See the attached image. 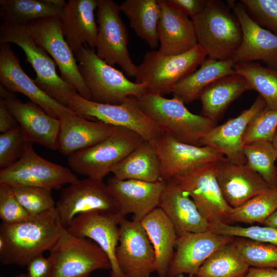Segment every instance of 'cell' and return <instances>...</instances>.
<instances>
[{
	"label": "cell",
	"instance_id": "7402d4cb",
	"mask_svg": "<svg viewBox=\"0 0 277 277\" xmlns=\"http://www.w3.org/2000/svg\"><path fill=\"white\" fill-rule=\"evenodd\" d=\"M11 92L0 98L16 119L27 142L57 150L60 120L51 116L31 102L19 101Z\"/></svg>",
	"mask_w": 277,
	"mask_h": 277
},
{
	"label": "cell",
	"instance_id": "7dc6e473",
	"mask_svg": "<svg viewBox=\"0 0 277 277\" xmlns=\"http://www.w3.org/2000/svg\"><path fill=\"white\" fill-rule=\"evenodd\" d=\"M191 19L201 13L209 0H168Z\"/></svg>",
	"mask_w": 277,
	"mask_h": 277
},
{
	"label": "cell",
	"instance_id": "7bdbcfd3",
	"mask_svg": "<svg viewBox=\"0 0 277 277\" xmlns=\"http://www.w3.org/2000/svg\"><path fill=\"white\" fill-rule=\"evenodd\" d=\"M24 133L19 125L0 134V169L9 168L21 158L25 144Z\"/></svg>",
	"mask_w": 277,
	"mask_h": 277
},
{
	"label": "cell",
	"instance_id": "4fadbf2b",
	"mask_svg": "<svg viewBox=\"0 0 277 277\" xmlns=\"http://www.w3.org/2000/svg\"><path fill=\"white\" fill-rule=\"evenodd\" d=\"M216 163L194 167L173 179L188 194L210 224L219 222L228 224L232 207L225 201L220 189L216 175Z\"/></svg>",
	"mask_w": 277,
	"mask_h": 277
},
{
	"label": "cell",
	"instance_id": "74e56055",
	"mask_svg": "<svg viewBox=\"0 0 277 277\" xmlns=\"http://www.w3.org/2000/svg\"><path fill=\"white\" fill-rule=\"evenodd\" d=\"M246 165L258 173L271 187H277V149L272 142L259 141L244 145Z\"/></svg>",
	"mask_w": 277,
	"mask_h": 277
},
{
	"label": "cell",
	"instance_id": "e0dca14e",
	"mask_svg": "<svg viewBox=\"0 0 277 277\" xmlns=\"http://www.w3.org/2000/svg\"><path fill=\"white\" fill-rule=\"evenodd\" d=\"M0 83L11 92L25 95L53 117L60 120L76 114L52 98L26 74L9 43L0 44Z\"/></svg>",
	"mask_w": 277,
	"mask_h": 277
},
{
	"label": "cell",
	"instance_id": "ba28073f",
	"mask_svg": "<svg viewBox=\"0 0 277 277\" xmlns=\"http://www.w3.org/2000/svg\"><path fill=\"white\" fill-rule=\"evenodd\" d=\"M49 252L54 264L51 277H89L94 271L111 268L107 256L96 243L64 227Z\"/></svg>",
	"mask_w": 277,
	"mask_h": 277
},
{
	"label": "cell",
	"instance_id": "9a60e30c",
	"mask_svg": "<svg viewBox=\"0 0 277 277\" xmlns=\"http://www.w3.org/2000/svg\"><path fill=\"white\" fill-rule=\"evenodd\" d=\"M116 256L125 277H150L154 271L155 252L141 222L124 217L119 223Z\"/></svg>",
	"mask_w": 277,
	"mask_h": 277
},
{
	"label": "cell",
	"instance_id": "11a10c76",
	"mask_svg": "<svg viewBox=\"0 0 277 277\" xmlns=\"http://www.w3.org/2000/svg\"><path fill=\"white\" fill-rule=\"evenodd\" d=\"M176 277H191V275H188V276H186L184 274H180L176 276Z\"/></svg>",
	"mask_w": 277,
	"mask_h": 277
},
{
	"label": "cell",
	"instance_id": "e575fe53",
	"mask_svg": "<svg viewBox=\"0 0 277 277\" xmlns=\"http://www.w3.org/2000/svg\"><path fill=\"white\" fill-rule=\"evenodd\" d=\"M250 267L231 242L211 254L195 275L197 277H243Z\"/></svg>",
	"mask_w": 277,
	"mask_h": 277
},
{
	"label": "cell",
	"instance_id": "f6af8a7d",
	"mask_svg": "<svg viewBox=\"0 0 277 277\" xmlns=\"http://www.w3.org/2000/svg\"><path fill=\"white\" fill-rule=\"evenodd\" d=\"M32 217L17 201L11 187L0 184V219L2 223L16 224Z\"/></svg>",
	"mask_w": 277,
	"mask_h": 277
},
{
	"label": "cell",
	"instance_id": "60d3db41",
	"mask_svg": "<svg viewBox=\"0 0 277 277\" xmlns=\"http://www.w3.org/2000/svg\"><path fill=\"white\" fill-rule=\"evenodd\" d=\"M277 131V109L266 107L257 113L244 133V145L259 141L272 142Z\"/></svg>",
	"mask_w": 277,
	"mask_h": 277
},
{
	"label": "cell",
	"instance_id": "603a6c76",
	"mask_svg": "<svg viewBox=\"0 0 277 277\" xmlns=\"http://www.w3.org/2000/svg\"><path fill=\"white\" fill-rule=\"evenodd\" d=\"M265 107V101L258 95L251 106L240 115L211 129L202 139L201 146L214 148L231 162L246 164L243 154L244 133L253 117Z\"/></svg>",
	"mask_w": 277,
	"mask_h": 277
},
{
	"label": "cell",
	"instance_id": "816d5d0a",
	"mask_svg": "<svg viewBox=\"0 0 277 277\" xmlns=\"http://www.w3.org/2000/svg\"><path fill=\"white\" fill-rule=\"evenodd\" d=\"M47 2L51 3L53 5L60 8L61 9H64L66 6L67 5V3L64 0H47Z\"/></svg>",
	"mask_w": 277,
	"mask_h": 277
},
{
	"label": "cell",
	"instance_id": "ab89813d",
	"mask_svg": "<svg viewBox=\"0 0 277 277\" xmlns=\"http://www.w3.org/2000/svg\"><path fill=\"white\" fill-rule=\"evenodd\" d=\"M11 187L17 201L32 217L55 208L56 203L51 189L29 186Z\"/></svg>",
	"mask_w": 277,
	"mask_h": 277
},
{
	"label": "cell",
	"instance_id": "ffe728a7",
	"mask_svg": "<svg viewBox=\"0 0 277 277\" xmlns=\"http://www.w3.org/2000/svg\"><path fill=\"white\" fill-rule=\"evenodd\" d=\"M228 2L243 31L241 44L231 59L235 64L261 61L277 68V36L255 22L241 2Z\"/></svg>",
	"mask_w": 277,
	"mask_h": 277
},
{
	"label": "cell",
	"instance_id": "bcb514c9",
	"mask_svg": "<svg viewBox=\"0 0 277 277\" xmlns=\"http://www.w3.org/2000/svg\"><path fill=\"white\" fill-rule=\"evenodd\" d=\"M43 254L37 255L29 262L26 266L27 277L52 276L53 261L50 257L46 258Z\"/></svg>",
	"mask_w": 277,
	"mask_h": 277
},
{
	"label": "cell",
	"instance_id": "7a4b0ae2",
	"mask_svg": "<svg viewBox=\"0 0 277 277\" xmlns=\"http://www.w3.org/2000/svg\"><path fill=\"white\" fill-rule=\"evenodd\" d=\"M137 100L142 110L161 131L180 142L201 146L202 139L216 126V122L191 112L175 97L167 98L147 91Z\"/></svg>",
	"mask_w": 277,
	"mask_h": 277
},
{
	"label": "cell",
	"instance_id": "8d00e7d4",
	"mask_svg": "<svg viewBox=\"0 0 277 277\" xmlns=\"http://www.w3.org/2000/svg\"><path fill=\"white\" fill-rule=\"evenodd\" d=\"M276 209L277 187H270L240 206L232 208L227 224L234 223L263 224Z\"/></svg>",
	"mask_w": 277,
	"mask_h": 277
},
{
	"label": "cell",
	"instance_id": "ac0fdd59",
	"mask_svg": "<svg viewBox=\"0 0 277 277\" xmlns=\"http://www.w3.org/2000/svg\"><path fill=\"white\" fill-rule=\"evenodd\" d=\"M124 217L120 213L87 212L77 215L66 228L75 236L92 240L102 249L110 263V277H125L116 256L119 243V223Z\"/></svg>",
	"mask_w": 277,
	"mask_h": 277
},
{
	"label": "cell",
	"instance_id": "44dd1931",
	"mask_svg": "<svg viewBox=\"0 0 277 277\" xmlns=\"http://www.w3.org/2000/svg\"><path fill=\"white\" fill-rule=\"evenodd\" d=\"M108 188L124 216L132 214V220H142L159 207L165 182H149L136 180H120L114 176L107 181Z\"/></svg>",
	"mask_w": 277,
	"mask_h": 277
},
{
	"label": "cell",
	"instance_id": "d6a6232c",
	"mask_svg": "<svg viewBox=\"0 0 277 277\" xmlns=\"http://www.w3.org/2000/svg\"><path fill=\"white\" fill-rule=\"evenodd\" d=\"M130 26L151 49L157 47L161 8L158 0H125L120 5Z\"/></svg>",
	"mask_w": 277,
	"mask_h": 277
},
{
	"label": "cell",
	"instance_id": "7c38bea8",
	"mask_svg": "<svg viewBox=\"0 0 277 277\" xmlns=\"http://www.w3.org/2000/svg\"><path fill=\"white\" fill-rule=\"evenodd\" d=\"M120 5L112 0H98L96 9L97 55L108 64L118 65L130 77H135L136 66L127 49L128 33L120 16Z\"/></svg>",
	"mask_w": 277,
	"mask_h": 277
},
{
	"label": "cell",
	"instance_id": "83f0119b",
	"mask_svg": "<svg viewBox=\"0 0 277 277\" xmlns=\"http://www.w3.org/2000/svg\"><path fill=\"white\" fill-rule=\"evenodd\" d=\"M57 150L64 156L90 148L106 138L114 126L100 121H89L77 114L60 119Z\"/></svg>",
	"mask_w": 277,
	"mask_h": 277
},
{
	"label": "cell",
	"instance_id": "ee69618b",
	"mask_svg": "<svg viewBox=\"0 0 277 277\" xmlns=\"http://www.w3.org/2000/svg\"><path fill=\"white\" fill-rule=\"evenodd\" d=\"M251 18L277 36V0H242Z\"/></svg>",
	"mask_w": 277,
	"mask_h": 277
},
{
	"label": "cell",
	"instance_id": "30bf717a",
	"mask_svg": "<svg viewBox=\"0 0 277 277\" xmlns=\"http://www.w3.org/2000/svg\"><path fill=\"white\" fill-rule=\"evenodd\" d=\"M78 180L70 169L50 162L36 153L33 143L26 142L19 160L0 170V184L29 186L58 190Z\"/></svg>",
	"mask_w": 277,
	"mask_h": 277
},
{
	"label": "cell",
	"instance_id": "52a82bcc",
	"mask_svg": "<svg viewBox=\"0 0 277 277\" xmlns=\"http://www.w3.org/2000/svg\"><path fill=\"white\" fill-rule=\"evenodd\" d=\"M144 141L131 130L114 126L110 135L103 141L69 155L68 165L76 173L103 180L116 163Z\"/></svg>",
	"mask_w": 277,
	"mask_h": 277
},
{
	"label": "cell",
	"instance_id": "484cf974",
	"mask_svg": "<svg viewBox=\"0 0 277 277\" xmlns=\"http://www.w3.org/2000/svg\"><path fill=\"white\" fill-rule=\"evenodd\" d=\"M165 182L159 207L170 220L177 235L209 230V223L182 187L173 179Z\"/></svg>",
	"mask_w": 277,
	"mask_h": 277
},
{
	"label": "cell",
	"instance_id": "4dcf8cb0",
	"mask_svg": "<svg viewBox=\"0 0 277 277\" xmlns=\"http://www.w3.org/2000/svg\"><path fill=\"white\" fill-rule=\"evenodd\" d=\"M120 180H136L149 182L161 181V162L150 141H144L111 169Z\"/></svg>",
	"mask_w": 277,
	"mask_h": 277
},
{
	"label": "cell",
	"instance_id": "9c48e42d",
	"mask_svg": "<svg viewBox=\"0 0 277 277\" xmlns=\"http://www.w3.org/2000/svg\"><path fill=\"white\" fill-rule=\"evenodd\" d=\"M67 107L80 115L131 130L146 141H151L163 133L142 110L134 96L127 97L120 104L111 105L92 102L77 93L71 99Z\"/></svg>",
	"mask_w": 277,
	"mask_h": 277
},
{
	"label": "cell",
	"instance_id": "f1b7e54d",
	"mask_svg": "<svg viewBox=\"0 0 277 277\" xmlns=\"http://www.w3.org/2000/svg\"><path fill=\"white\" fill-rule=\"evenodd\" d=\"M141 223L154 250V272L159 277H168L177 238L173 224L159 207L145 216Z\"/></svg>",
	"mask_w": 277,
	"mask_h": 277
},
{
	"label": "cell",
	"instance_id": "f5cc1de1",
	"mask_svg": "<svg viewBox=\"0 0 277 277\" xmlns=\"http://www.w3.org/2000/svg\"><path fill=\"white\" fill-rule=\"evenodd\" d=\"M272 143L277 149V131L273 140Z\"/></svg>",
	"mask_w": 277,
	"mask_h": 277
},
{
	"label": "cell",
	"instance_id": "6da1fadb",
	"mask_svg": "<svg viewBox=\"0 0 277 277\" xmlns=\"http://www.w3.org/2000/svg\"><path fill=\"white\" fill-rule=\"evenodd\" d=\"M62 226L55 208L27 221L0 226V260L22 267L50 249L61 235Z\"/></svg>",
	"mask_w": 277,
	"mask_h": 277
},
{
	"label": "cell",
	"instance_id": "277c9868",
	"mask_svg": "<svg viewBox=\"0 0 277 277\" xmlns=\"http://www.w3.org/2000/svg\"><path fill=\"white\" fill-rule=\"evenodd\" d=\"M230 8L223 2L209 0L204 10L191 19L198 44L208 57L231 59L241 44L242 29Z\"/></svg>",
	"mask_w": 277,
	"mask_h": 277
},
{
	"label": "cell",
	"instance_id": "8fae6325",
	"mask_svg": "<svg viewBox=\"0 0 277 277\" xmlns=\"http://www.w3.org/2000/svg\"><path fill=\"white\" fill-rule=\"evenodd\" d=\"M23 26L36 44L51 56L59 68L61 78L74 87L80 96L91 101L76 59L63 34L61 18H42Z\"/></svg>",
	"mask_w": 277,
	"mask_h": 277
},
{
	"label": "cell",
	"instance_id": "b9f144b4",
	"mask_svg": "<svg viewBox=\"0 0 277 277\" xmlns=\"http://www.w3.org/2000/svg\"><path fill=\"white\" fill-rule=\"evenodd\" d=\"M215 233L235 238H244L277 246V228L267 226L242 227L221 222L210 224Z\"/></svg>",
	"mask_w": 277,
	"mask_h": 277
},
{
	"label": "cell",
	"instance_id": "2e32d148",
	"mask_svg": "<svg viewBox=\"0 0 277 277\" xmlns=\"http://www.w3.org/2000/svg\"><path fill=\"white\" fill-rule=\"evenodd\" d=\"M150 142L159 157L160 180L164 182L187 170L225 157L213 147L183 143L163 133Z\"/></svg>",
	"mask_w": 277,
	"mask_h": 277
},
{
	"label": "cell",
	"instance_id": "d6986e66",
	"mask_svg": "<svg viewBox=\"0 0 277 277\" xmlns=\"http://www.w3.org/2000/svg\"><path fill=\"white\" fill-rule=\"evenodd\" d=\"M234 238L210 230L177 235L168 277L184 274L195 275L211 254L222 246L232 242Z\"/></svg>",
	"mask_w": 277,
	"mask_h": 277
},
{
	"label": "cell",
	"instance_id": "d4e9b609",
	"mask_svg": "<svg viewBox=\"0 0 277 277\" xmlns=\"http://www.w3.org/2000/svg\"><path fill=\"white\" fill-rule=\"evenodd\" d=\"M161 8L158 50L165 55H176L195 47L197 39L193 22L168 0H158Z\"/></svg>",
	"mask_w": 277,
	"mask_h": 277
},
{
	"label": "cell",
	"instance_id": "f907efd6",
	"mask_svg": "<svg viewBox=\"0 0 277 277\" xmlns=\"http://www.w3.org/2000/svg\"><path fill=\"white\" fill-rule=\"evenodd\" d=\"M263 225L277 228V209L264 222Z\"/></svg>",
	"mask_w": 277,
	"mask_h": 277
},
{
	"label": "cell",
	"instance_id": "db71d44e",
	"mask_svg": "<svg viewBox=\"0 0 277 277\" xmlns=\"http://www.w3.org/2000/svg\"><path fill=\"white\" fill-rule=\"evenodd\" d=\"M14 277H27V274L22 273L17 275H16Z\"/></svg>",
	"mask_w": 277,
	"mask_h": 277
},
{
	"label": "cell",
	"instance_id": "681fc988",
	"mask_svg": "<svg viewBox=\"0 0 277 277\" xmlns=\"http://www.w3.org/2000/svg\"><path fill=\"white\" fill-rule=\"evenodd\" d=\"M243 277H277V268L250 267Z\"/></svg>",
	"mask_w": 277,
	"mask_h": 277
},
{
	"label": "cell",
	"instance_id": "5bb4252c",
	"mask_svg": "<svg viewBox=\"0 0 277 277\" xmlns=\"http://www.w3.org/2000/svg\"><path fill=\"white\" fill-rule=\"evenodd\" d=\"M55 209L65 228L81 213L92 211L119 213L107 184L102 180L89 177L78 179L63 188Z\"/></svg>",
	"mask_w": 277,
	"mask_h": 277
},
{
	"label": "cell",
	"instance_id": "5b68a950",
	"mask_svg": "<svg viewBox=\"0 0 277 277\" xmlns=\"http://www.w3.org/2000/svg\"><path fill=\"white\" fill-rule=\"evenodd\" d=\"M4 43L16 44L24 51L26 61L36 72L35 83L56 102L67 107L71 99L78 93L76 89L57 74L54 60L36 44L24 26L2 23L0 26V44Z\"/></svg>",
	"mask_w": 277,
	"mask_h": 277
},
{
	"label": "cell",
	"instance_id": "836d02e7",
	"mask_svg": "<svg viewBox=\"0 0 277 277\" xmlns=\"http://www.w3.org/2000/svg\"><path fill=\"white\" fill-rule=\"evenodd\" d=\"M64 9L47 0H1L0 16L5 23L25 25L45 17L62 18Z\"/></svg>",
	"mask_w": 277,
	"mask_h": 277
},
{
	"label": "cell",
	"instance_id": "1f68e13d",
	"mask_svg": "<svg viewBox=\"0 0 277 277\" xmlns=\"http://www.w3.org/2000/svg\"><path fill=\"white\" fill-rule=\"evenodd\" d=\"M234 64L232 59L219 61L206 58L197 70L175 85L172 92L173 97L184 104L199 99L204 89L212 82L234 73Z\"/></svg>",
	"mask_w": 277,
	"mask_h": 277
},
{
	"label": "cell",
	"instance_id": "cb8c5ba5",
	"mask_svg": "<svg viewBox=\"0 0 277 277\" xmlns=\"http://www.w3.org/2000/svg\"><path fill=\"white\" fill-rule=\"evenodd\" d=\"M216 175L223 196L232 208L271 187L246 164H239L226 157L216 162Z\"/></svg>",
	"mask_w": 277,
	"mask_h": 277
},
{
	"label": "cell",
	"instance_id": "f546056e",
	"mask_svg": "<svg viewBox=\"0 0 277 277\" xmlns=\"http://www.w3.org/2000/svg\"><path fill=\"white\" fill-rule=\"evenodd\" d=\"M249 90L251 89L248 81L239 74L234 72L222 77L202 92L199 97L201 114L216 122L233 102Z\"/></svg>",
	"mask_w": 277,
	"mask_h": 277
},
{
	"label": "cell",
	"instance_id": "f35d334b",
	"mask_svg": "<svg viewBox=\"0 0 277 277\" xmlns=\"http://www.w3.org/2000/svg\"><path fill=\"white\" fill-rule=\"evenodd\" d=\"M232 243L250 267L277 268V246L239 237Z\"/></svg>",
	"mask_w": 277,
	"mask_h": 277
},
{
	"label": "cell",
	"instance_id": "4316f807",
	"mask_svg": "<svg viewBox=\"0 0 277 277\" xmlns=\"http://www.w3.org/2000/svg\"><path fill=\"white\" fill-rule=\"evenodd\" d=\"M98 0H69L64 9L61 18L65 40L74 54L83 44L96 47L97 26L94 11Z\"/></svg>",
	"mask_w": 277,
	"mask_h": 277
},
{
	"label": "cell",
	"instance_id": "9f6ffc18",
	"mask_svg": "<svg viewBox=\"0 0 277 277\" xmlns=\"http://www.w3.org/2000/svg\"><path fill=\"white\" fill-rule=\"evenodd\" d=\"M191 277H197L195 275H191Z\"/></svg>",
	"mask_w": 277,
	"mask_h": 277
},
{
	"label": "cell",
	"instance_id": "d590c367",
	"mask_svg": "<svg viewBox=\"0 0 277 277\" xmlns=\"http://www.w3.org/2000/svg\"><path fill=\"white\" fill-rule=\"evenodd\" d=\"M234 70L247 80L251 90L259 93L267 108L277 109V68L249 62L235 64Z\"/></svg>",
	"mask_w": 277,
	"mask_h": 277
},
{
	"label": "cell",
	"instance_id": "3957f363",
	"mask_svg": "<svg viewBox=\"0 0 277 277\" xmlns=\"http://www.w3.org/2000/svg\"><path fill=\"white\" fill-rule=\"evenodd\" d=\"M74 54L91 101L118 105L129 96L138 98L147 91L146 85L130 81L122 72L100 58L94 49L83 47Z\"/></svg>",
	"mask_w": 277,
	"mask_h": 277
},
{
	"label": "cell",
	"instance_id": "c3c4849f",
	"mask_svg": "<svg viewBox=\"0 0 277 277\" xmlns=\"http://www.w3.org/2000/svg\"><path fill=\"white\" fill-rule=\"evenodd\" d=\"M18 126L19 124L16 119L0 98V132L9 131Z\"/></svg>",
	"mask_w": 277,
	"mask_h": 277
},
{
	"label": "cell",
	"instance_id": "8992f818",
	"mask_svg": "<svg viewBox=\"0 0 277 277\" xmlns=\"http://www.w3.org/2000/svg\"><path fill=\"white\" fill-rule=\"evenodd\" d=\"M207 55L199 44L176 55H165L159 50L148 51L137 66L135 83L144 84L147 91L164 96L172 93L179 81L195 71Z\"/></svg>",
	"mask_w": 277,
	"mask_h": 277
}]
</instances>
